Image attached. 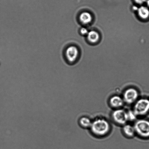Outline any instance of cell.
Returning a JSON list of instances; mask_svg holds the SVG:
<instances>
[{
  "mask_svg": "<svg viewBox=\"0 0 149 149\" xmlns=\"http://www.w3.org/2000/svg\"><path fill=\"white\" fill-rule=\"evenodd\" d=\"M90 129L94 135L99 136L106 135L110 129V125L106 120L98 118L92 122Z\"/></svg>",
  "mask_w": 149,
  "mask_h": 149,
  "instance_id": "obj_1",
  "label": "cell"
},
{
  "mask_svg": "<svg viewBox=\"0 0 149 149\" xmlns=\"http://www.w3.org/2000/svg\"><path fill=\"white\" fill-rule=\"evenodd\" d=\"M136 133L143 138H149V120L141 119L136 121L134 125Z\"/></svg>",
  "mask_w": 149,
  "mask_h": 149,
  "instance_id": "obj_2",
  "label": "cell"
},
{
  "mask_svg": "<svg viewBox=\"0 0 149 149\" xmlns=\"http://www.w3.org/2000/svg\"><path fill=\"white\" fill-rule=\"evenodd\" d=\"M133 111L138 116H143L149 112V100L141 98L137 100L134 107Z\"/></svg>",
  "mask_w": 149,
  "mask_h": 149,
  "instance_id": "obj_3",
  "label": "cell"
},
{
  "mask_svg": "<svg viewBox=\"0 0 149 149\" xmlns=\"http://www.w3.org/2000/svg\"><path fill=\"white\" fill-rule=\"evenodd\" d=\"M112 118L116 123L123 126L128 121L127 112L120 108L115 109L112 112Z\"/></svg>",
  "mask_w": 149,
  "mask_h": 149,
  "instance_id": "obj_4",
  "label": "cell"
},
{
  "mask_svg": "<svg viewBox=\"0 0 149 149\" xmlns=\"http://www.w3.org/2000/svg\"><path fill=\"white\" fill-rule=\"evenodd\" d=\"M138 97V90L133 87H130L124 92L123 99L125 103L127 104H131L137 101Z\"/></svg>",
  "mask_w": 149,
  "mask_h": 149,
  "instance_id": "obj_5",
  "label": "cell"
},
{
  "mask_svg": "<svg viewBox=\"0 0 149 149\" xmlns=\"http://www.w3.org/2000/svg\"><path fill=\"white\" fill-rule=\"evenodd\" d=\"M79 53L78 49L76 46H70L67 48L65 51V57L69 62H73L77 60Z\"/></svg>",
  "mask_w": 149,
  "mask_h": 149,
  "instance_id": "obj_6",
  "label": "cell"
},
{
  "mask_svg": "<svg viewBox=\"0 0 149 149\" xmlns=\"http://www.w3.org/2000/svg\"><path fill=\"white\" fill-rule=\"evenodd\" d=\"M125 102L123 98L118 95H115L111 97L109 104L114 108L120 109L123 106Z\"/></svg>",
  "mask_w": 149,
  "mask_h": 149,
  "instance_id": "obj_7",
  "label": "cell"
},
{
  "mask_svg": "<svg viewBox=\"0 0 149 149\" xmlns=\"http://www.w3.org/2000/svg\"><path fill=\"white\" fill-rule=\"evenodd\" d=\"M123 131L125 136L128 138H132L136 134L134 127L128 124H126L123 125Z\"/></svg>",
  "mask_w": 149,
  "mask_h": 149,
  "instance_id": "obj_8",
  "label": "cell"
},
{
  "mask_svg": "<svg viewBox=\"0 0 149 149\" xmlns=\"http://www.w3.org/2000/svg\"><path fill=\"white\" fill-rule=\"evenodd\" d=\"M139 16L141 19L146 20L149 17V10L147 7L142 6L138 10Z\"/></svg>",
  "mask_w": 149,
  "mask_h": 149,
  "instance_id": "obj_9",
  "label": "cell"
},
{
  "mask_svg": "<svg viewBox=\"0 0 149 149\" xmlns=\"http://www.w3.org/2000/svg\"><path fill=\"white\" fill-rule=\"evenodd\" d=\"M79 19L80 22L83 24H87L91 22L92 17L90 13L85 12L80 14Z\"/></svg>",
  "mask_w": 149,
  "mask_h": 149,
  "instance_id": "obj_10",
  "label": "cell"
},
{
  "mask_svg": "<svg viewBox=\"0 0 149 149\" xmlns=\"http://www.w3.org/2000/svg\"><path fill=\"white\" fill-rule=\"evenodd\" d=\"M87 38L89 41L91 43H95L99 40V35L97 32L91 31L88 34Z\"/></svg>",
  "mask_w": 149,
  "mask_h": 149,
  "instance_id": "obj_11",
  "label": "cell"
},
{
  "mask_svg": "<svg viewBox=\"0 0 149 149\" xmlns=\"http://www.w3.org/2000/svg\"><path fill=\"white\" fill-rule=\"evenodd\" d=\"M92 122L89 118L82 117L79 120V123L80 126L84 128H90Z\"/></svg>",
  "mask_w": 149,
  "mask_h": 149,
  "instance_id": "obj_12",
  "label": "cell"
},
{
  "mask_svg": "<svg viewBox=\"0 0 149 149\" xmlns=\"http://www.w3.org/2000/svg\"><path fill=\"white\" fill-rule=\"evenodd\" d=\"M127 112L128 121H134L137 119V116L133 110H130Z\"/></svg>",
  "mask_w": 149,
  "mask_h": 149,
  "instance_id": "obj_13",
  "label": "cell"
},
{
  "mask_svg": "<svg viewBox=\"0 0 149 149\" xmlns=\"http://www.w3.org/2000/svg\"><path fill=\"white\" fill-rule=\"evenodd\" d=\"M80 32H81L82 34L84 35H87L89 32H88V31L87 29L84 27L81 28V30H80Z\"/></svg>",
  "mask_w": 149,
  "mask_h": 149,
  "instance_id": "obj_14",
  "label": "cell"
},
{
  "mask_svg": "<svg viewBox=\"0 0 149 149\" xmlns=\"http://www.w3.org/2000/svg\"><path fill=\"white\" fill-rule=\"evenodd\" d=\"M135 1L138 4H141L143 3L146 1V0H135Z\"/></svg>",
  "mask_w": 149,
  "mask_h": 149,
  "instance_id": "obj_15",
  "label": "cell"
},
{
  "mask_svg": "<svg viewBox=\"0 0 149 149\" xmlns=\"http://www.w3.org/2000/svg\"><path fill=\"white\" fill-rule=\"evenodd\" d=\"M139 8H138V7L136 6H134L133 7V9L134 10V11H137L138 10Z\"/></svg>",
  "mask_w": 149,
  "mask_h": 149,
  "instance_id": "obj_16",
  "label": "cell"
},
{
  "mask_svg": "<svg viewBox=\"0 0 149 149\" xmlns=\"http://www.w3.org/2000/svg\"><path fill=\"white\" fill-rule=\"evenodd\" d=\"M146 3L147 5L149 7V0H147L146 1Z\"/></svg>",
  "mask_w": 149,
  "mask_h": 149,
  "instance_id": "obj_17",
  "label": "cell"
}]
</instances>
